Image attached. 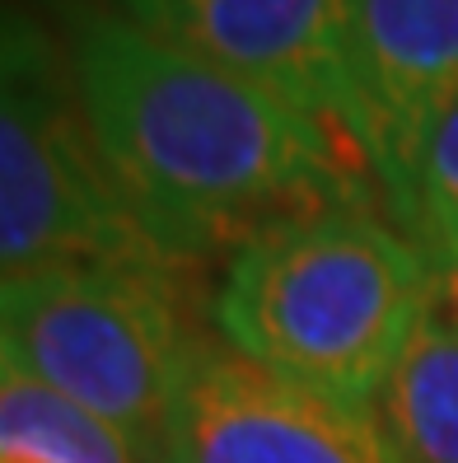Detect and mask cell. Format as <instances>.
<instances>
[{
	"label": "cell",
	"instance_id": "1",
	"mask_svg": "<svg viewBox=\"0 0 458 463\" xmlns=\"http://www.w3.org/2000/svg\"><path fill=\"white\" fill-rule=\"evenodd\" d=\"M66 52L107 174L173 262L238 249L290 215L360 202L356 159H341L356 141L126 14L70 10Z\"/></svg>",
	"mask_w": 458,
	"mask_h": 463
},
{
	"label": "cell",
	"instance_id": "2",
	"mask_svg": "<svg viewBox=\"0 0 458 463\" xmlns=\"http://www.w3.org/2000/svg\"><path fill=\"white\" fill-rule=\"evenodd\" d=\"M430 299L421 243L365 202H337L238 243L215 290V328L290 384L374 407Z\"/></svg>",
	"mask_w": 458,
	"mask_h": 463
},
{
	"label": "cell",
	"instance_id": "3",
	"mask_svg": "<svg viewBox=\"0 0 458 463\" xmlns=\"http://www.w3.org/2000/svg\"><path fill=\"white\" fill-rule=\"evenodd\" d=\"M85 262L173 267L103 165L66 43L0 5V281Z\"/></svg>",
	"mask_w": 458,
	"mask_h": 463
},
{
	"label": "cell",
	"instance_id": "4",
	"mask_svg": "<svg viewBox=\"0 0 458 463\" xmlns=\"http://www.w3.org/2000/svg\"><path fill=\"white\" fill-rule=\"evenodd\" d=\"M187 342L169 271L85 262L0 281V356L126 435L145 463Z\"/></svg>",
	"mask_w": 458,
	"mask_h": 463
},
{
	"label": "cell",
	"instance_id": "5",
	"mask_svg": "<svg viewBox=\"0 0 458 463\" xmlns=\"http://www.w3.org/2000/svg\"><path fill=\"white\" fill-rule=\"evenodd\" d=\"M154 463H397L374 407L337 402L253 365L225 342H187Z\"/></svg>",
	"mask_w": 458,
	"mask_h": 463
},
{
	"label": "cell",
	"instance_id": "6",
	"mask_svg": "<svg viewBox=\"0 0 458 463\" xmlns=\"http://www.w3.org/2000/svg\"><path fill=\"white\" fill-rule=\"evenodd\" d=\"M117 14L141 24L145 33L337 127L369 159L346 0H117Z\"/></svg>",
	"mask_w": 458,
	"mask_h": 463
},
{
	"label": "cell",
	"instance_id": "7",
	"mask_svg": "<svg viewBox=\"0 0 458 463\" xmlns=\"http://www.w3.org/2000/svg\"><path fill=\"white\" fill-rule=\"evenodd\" d=\"M365 150L402 225L430 127L458 99V0H346Z\"/></svg>",
	"mask_w": 458,
	"mask_h": 463
},
{
	"label": "cell",
	"instance_id": "8",
	"mask_svg": "<svg viewBox=\"0 0 458 463\" xmlns=\"http://www.w3.org/2000/svg\"><path fill=\"white\" fill-rule=\"evenodd\" d=\"M374 421L397 463H458V323L435 299L374 398Z\"/></svg>",
	"mask_w": 458,
	"mask_h": 463
},
{
	"label": "cell",
	"instance_id": "9",
	"mask_svg": "<svg viewBox=\"0 0 458 463\" xmlns=\"http://www.w3.org/2000/svg\"><path fill=\"white\" fill-rule=\"evenodd\" d=\"M0 445L42 449L70 463H145L126 435L79 402L51 393L5 356H0Z\"/></svg>",
	"mask_w": 458,
	"mask_h": 463
},
{
	"label": "cell",
	"instance_id": "10",
	"mask_svg": "<svg viewBox=\"0 0 458 463\" xmlns=\"http://www.w3.org/2000/svg\"><path fill=\"white\" fill-rule=\"evenodd\" d=\"M412 234H458V99L430 127L412 178Z\"/></svg>",
	"mask_w": 458,
	"mask_h": 463
},
{
	"label": "cell",
	"instance_id": "11",
	"mask_svg": "<svg viewBox=\"0 0 458 463\" xmlns=\"http://www.w3.org/2000/svg\"><path fill=\"white\" fill-rule=\"evenodd\" d=\"M421 249L430 258V277H435V305L458 323V234H425Z\"/></svg>",
	"mask_w": 458,
	"mask_h": 463
},
{
	"label": "cell",
	"instance_id": "12",
	"mask_svg": "<svg viewBox=\"0 0 458 463\" xmlns=\"http://www.w3.org/2000/svg\"><path fill=\"white\" fill-rule=\"evenodd\" d=\"M0 463H70V458L42 454V449H23V445H0Z\"/></svg>",
	"mask_w": 458,
	"mask_h": 463
}]
</instances>
